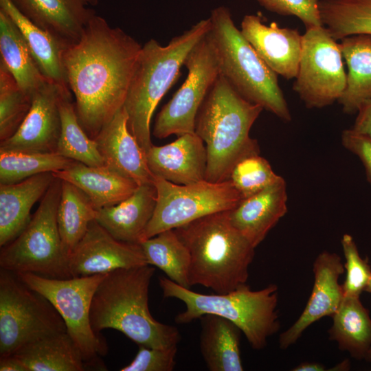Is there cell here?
Returning <instances> with one entry per match:
<instances>
[{
  "instance_id": "10",
  "label": "cell",
  "mask_w": 371,
  "mask_h": 371,
  "mask_svg": "<svg viewBox=\"0 0 371 371\" xmlns=\"http://www.w3.org/2000/svg\"><path fill=\"white\" fill-rule=\"evenodd\" d=\"M16 274L29 287L47 299L60 313L86 367L101 366L99 357L107 353V344L91 326L90 308L93 294L107 273L67 279L50 278L32 273Z\"/></svg>"
},
{
  "instance_id": "9",
  "label": "cell",
  "mask_w": 371,
  "mask_h": 371,
  "mask_svg": "<svg viewBox=\"0 0 371 371\" xmlns=\"http://www.w3.org/2000/svg\"><path fill=\"white\" fill-rule=\"evenodd\" d=\"M65 323L55 307L12 271L0 270V357L22 346L65 332Z\"/></svg>"
},
{
  "instance_id": "34",
  "label": "cell",
  "mask_w": 371,
  "mask_h": 371,
  "mask_svg": "<svg viewBox=\"0 0 371 371\" xmlns=\"http://www.w3.org/2000/svg\"><path fill=\"white\" fill-rule=\"evenodd\" d=\"M322 25L335 40L354 34H371V0H320Z\"/></svg>"
},
{
  "instance_id": "12",
  "label": "cell",
  "mask_w": 371,
  "mask_h": 371,
  "mask_svg": "<svg viewBox=\"0 0 371 371\" xmlns=\"http://www.w3.org/2000/svg\"><path fill=\"white\" fill-rule=\"evenodd\" d=\"M295 79L293 89L308 109L327 106L342 95L347 81L342 53L324 25L306 28Z\"/></svg>"
},
{
  "instance_id": "47",
  "label": "cell",
  "mask_w": 371,
  "mask_h": 371,
  "mask_svg": "<svg viewBox=\"0 0 371 371\" xmlns=\"http://www.w3.org/2000/svg\"><path fill=\"white\" fill-rule=\"evenodd\" d=\"M365 359L367 361L371 362V348H370V350L367 352V354L366 355V357H365Z\"/></svg>"
},
{
  "instance_id": "19",
  "label": "cell",
  "mask_w": 371,
  "mask_h": 371,
  "mask_svg": "<svg viewBox=\"0 0 371 371\" xmlns=\"http://www.w3.org/2000/svg\"><path fill=\"white\" fill-rule=\"evenodd\" d=\"M36 25L47 31L65 47L80 38L96 14L92 8L99 0H10Z\"/></svg>"
},
{
  "instance_id": "29",
  "label": "cell",
  "mask_w": 371,
  "mask_h": 371,
  "mask_svg": "<svg viewBox=\"0 0 371 371\" xmlns=\"http://www.w3.org/2000/svg\"><path fill=\"white\" fill-rule=\"evenodd\" d=\"M1 62L23 92L32 99L47 81L36 63L21 32L10 17L0 9Z\"/></svg>"
},
{
  "instance_id": "25",
  "label": "cell",
  "mask_w": 371,
  "mask_h": 371,
  "mask_svg": "<svg viewBox=\"0 0 371 371\" xmlns=\"http://www.w3.org/2000/svg\"><path fill=\"white\" fill-rule=\"evenodd\" d=\"M199 319V347L208 370L243 371L240 329L231 321L214 314L203 315Z\"/></svg>"
},
{
  "instance_id": "5",
  "label": "cell",
  "mask_w": 371,
  "mask_h": 371,
  "mask_svg": "<svg viewBox=\"0 0 371 371\" xmlns=\"http://www.w3.org/2000/svg\"><path fill=\"white\" fill-rule=\"evenodd\" d=\"M210 27V18L202 19L166 46L153 38L142 46L124 108L128 130L145 153L153 145L150 121L155 108L180 75L191 49Z\"/></svg>"
},
{
  "instance_id": "8",
  "label": "cell",
  "mask_w": 371,
  "mask_h": 371,
  "mask_svg": "<svg viewBox=\"0 0 371 371\" xmlns=\"http://www.w3.org/2000/svg\"><path fill=\"white\" fill-rule=\"evenodd\" d=\"M61 188L62 180L55 177L27 226L1 247V269L50 278H72L57 222Z\"/></svg>"
},
{
  "instance_id": "30",
  "label": "cell",
  "mask_w": 371,
  "mask_h": 371,
  "mask_svg": "<svg viewBox=\"0 0 371 371\" xmlns=\"http://www.w3.org/2000/svg\"><path fill=\"white\" fill-rule=\"evenodd\" d=\"M332 319L329 339L352 357L365 359L371 348V317L360 297H344Z\"/></svg>"
},
{
  "instance_id": "18",
  "label": "cell",
  "mask_w": 371,
  "mask_h": 371,
  "mask_svg": "<svg viewBox=\"0 0 371 371\" xmlns=\"http://www.w3.org/2000/svg\"><path fill=\"white\" fill-rule=\"evenodd\" d=\"M127 121L123 106L93 139L104 166L138 186L153 183L146 153L129 131Z\"/></svg>"
},
{
  "instance_id": "33",
  "label": "cell",
  "mask_w": 371,
  "mask_h": 371,
  "mask_svg": "<svg viewBox=\"0 0 371 371\" xmlns=\"http://www.w3.org/2000/svg\"><path fill=\"white\" fill-rule=\"evenodd\" d=\"M59 109L61 131L56 153L87 166H104L95 139L80 124L71 93L62 96Z\"/></svg>"
},
{
  "instance_id": "26",
  "label": "cell",
  "mask_w": 371,
  "mask_h": 371,
  "mask_svg": "<svg viewBox=\"0 0 371 371\" xmlns=\"http://www.w3.org/2000/svg\"><path fill=\"white\" fill-rule=\"evenodd\" d=\"M0 9L19 28L36 63L47 80L69 89L63 61L66 47L51 34L27 19L10 0H0Z\"/></svg>"
},
{
  "instance_id": "31",
  "label": "cell",
  "mask_w": 371,
  "mask_h": 371,
  "mask_svg": "<svg viewBox=\"0 0 371 371\" xmlns=\"http://www.w3.org/2000/svg\"><path fill=\"white\" fill-rule=\"evenodd\" d=\"M96 214L97 210L88 196L75 185L62 180L57 222L67 262L87 232L90 223L95 219Z\"/></svg>"
},
{
  "instance_id": "39",
  "label": "cell",
  "mask_w": 371,
  "mask_h": 371,
  "mask_svg": "<svg viewBox=\"0 0 371 371\" xmlns=\"http://www.w3.org/2000/svg\"><path fill=\"white\" fill-rule=\"evenodd\" d=\"M267 10L297 17L305 27L323 25L319 10L320 0H256Z\"/></svg>"
},
{
  "instance_id": "13",
  "label": "cell",
  "mask_w": 371,
  "mask_h": 371,
  "mask_svg": "<svg viewBox=\"0 0 371 371\" xmlns=\"http://www.w3.org/2000/svg\"><path fill=\"white\" fill-rule=\"evenodd\" d=\"M183 65L188 69L187 78L159 112L153 130L155 137L195 133L198 112L220 76L218 56L209 32L191 49Z\"/></svg>"
},
{
  "instance_id": "32",
  "label": "cell",
  "mask_w": 371,
  "mask_h": 371,
  "mask_svg": "<svg viewBox=\"0 0 371 371\" xmlns=\"http://www.w3.org/2000/svg\"><path fill=\"white\" fill-rule=\"evenodd\" d=\"M147 263L161 270L179 285L190 289L188 249L174 229L162 232L140 243Z\"/></svg>"
},
{
  "instance_id": "24",
  "label": "cell",
  "mask_w": 371,
  "mask_h": 371,
  "mask_svg": "<svg viewBox=\"0 0 371 371\" xmlns=\"http://www.w3.org/2000/svg\"><path fill=\"white\" fill-rule=\"evenodd\" d=\"M53 175L81 190L97 210L125 200L139 186L105 166H90L76 161Z\"/></svg>"
},
{
  "instance_id": "4",
  "label": "cell",
  "mask_w": 371,
  "mask_h": 371,
  "mask_svg": "<svg viewBox=\"0 0 371 371\" xmlns=\"http://www.w3.org/2000/svg\"><path fill=\"white\" fill-rule=\"evenodd\" d=\"M229 211L174 229L190 254L191 287L201 285L222 294L247 283L255 248L232 225Z\"/></svg>"
},
{
  "instance_id": "35",
  "label": "cell",
  "mask_w": 371,
  "mask_h": 371,
  "mask_svg": "<svg viewBox=\"0 0 371 371\" xmlns=\"http://www.w3.org/2000/svg\"><path fill=\"white\" fill-rule=\"evenodd\" d=\"M74 160L57 153L0 151V184H12L69 166Z\"/></svg>"
},
{
  "instance_id": "27",
  "label": "cell",
  "mask_w": 371,
  "mask_h": 371,
  "mask_svg": "<svg viewBox=\"0 0 371 371\" xmlns=\"http://www.w3.org/2000/svg\"><path fill=\"white\" fill-rule=\"evenodd\" d=\"M28 371H82V355L67 331L30 341L12 354Z\"/></svg>"
},
{
  "instance_id": "7",
  "label": "cell",
  "mask_w": 371,
  "mask_h": 371,
  "mask_svg": "<svg viewBox=\"0 0 371 371\" xmlns=\"http://www.w3.org/2000/svg\"><path fill=\"white\" fill-rule=\"evenodd\" d=\"M209 34L218 56L220 75L247 100L258 104L285 122L291 114L276 74L236 26L229 8L210 14Z\"/></svg>"
},
{
  "instance_id": "11",
  "label": "cell",
  "mask_w": 371,
  "mask_h": 371,
  "mask_svg": "<svg viewBox=\"0 0 371 371\" xmlns=\"http://www.w3.org/2000/svg\"><path fill=\"white\" fill-rule=\"evenodd\" d=\"M157 201L143 240L215 212L229 211L243 200L231 181L180 185L154 176Z\"/></svg>"
},
{
  "instance_id": "15",
  "label": "cell",
  "mask_w": 371,
  "mask_h": 371,
  "mask_svg": "<svg viewBox=\"0 0 371 371\" xmlns=\"http://www.w3.org/2000/svg\"><path fill=\"white\" fill-rule=\"evenodd\" d=\"M148 265L140 244L113 238L93 220L68 258L72 277L108 273L113 271Z\"/></svg>"
},
{
  "instance_id": "38",
  "label": "cell",
  "mask_w": 371,
  "mask_h": 371,
  "mask_svg": "<svg viewBox=\"0 0 371 371\" xmlns=\"http://www.w3.org/2000/svg\"><path fill=\"white\" fill-rule=\"evenodd\" d=\"M346 278L341 284L344 297H360L371 278L368 257L363 258L353 237L345 234L341 240Z\"/></svg>"
},
{
  "instance_id": "23",
  "label": "cell",
  "mask_w": 371,
  "mask_h": 371,
  "mask_svg": "<svg viewBox=\"0 0 371 371\" xmlns=\"http://www.w3.org/2000/svg\"><path fill=\"white\" fill-rule=\"evenodd\" d=\"M55 177L43 172L12 184H0V246L14 239L27 226L34 204L43 196Z\"/></svg>"
},
{
  "instance_id": "20",
  "label": "cell",
  "mask_w": 371,
  "mask_h": 371,
  "mask_svg": "<svg viewBox=\"0 0 371 371\" xmlns=\"http://www.w3.org/2000/svg\"><path fill=\"white\" fill-rule=\"evenodd\" d=\"M146 157L154 176L172 183L187 185L205 180V146L195 133L179 135L164 146L153 144Z\"/></svg>"
},
{
  "instance_id": "14",
  "label": "cell",
  "mask_w": 371,
  "mask_h": 371,
  "mask_svg": "<svg viewBox=\"0 0 371 371\" xmlns=\"http://www.w3.org/2000/svg\"><path fill=\"white\" fill-rule=\"evenodd\" d=\"M69 89L47 81L32 99L30 109L17 131L1 142L0 151L56 153L61 131L59 103Z\"/></svg>"
},
{
  "instance_id": "46",
  "label": "cell",
  "mask_w": 371,
  "mask_h": 371,
  "mask_svg": "<svg viewBox=\"0 0 371 371\" xmlns=\"http://www.w3.org/2000/svg\"><path fill=\"white\" fill-rule=\"evenodd\" d=\"M365 291L371 293V278L365 289Z\"/></svg>"
},
{
  "instance_id": "22",
  "label": "cell",
  "mask_w": 371,
  "mask_h": 371,
  "mask_svg": "<svg viewBox=\"0 0 371 371\" xmlns=\"http://www.w3.org/2000/svg\"><path fill=\"white\" fill-rule=\"evenodd\" d=\"M156 201L154 184H143L120 203L98 210L95 220L115 239L140 244Z\"/></svg>"
},
{
  "instance_id": "40",
  "label": "cell",
  "mask_w": 371,
  "mask_h": 371,
  "mask_svg": "<svg viewBox=\"0 0 371 371\" xmlns=\"http://www.w3.org/2000/svg\"><path fill=\"white\" fill-rule=\"evenodd\" d=\"M177 346L158 348L139 346L133 360L120 371H172L176 365Z\"/></svg>"
},
{
  "instance_id": "2",
  "label": "cell",
  "mask_w": 371,
  "mask_h": 371,
  "mask_svg": "<svg viewBox=\"0 0 371 371\" xmlns=\"http://www.w3.org/2000/svg\"><path fill=\"white\" fill-rule=\"evenodd\" d=\"M155 268L146 265L108 273L97 287L90 308V323L96 333L117 330L139 346L169 348L180 342L174 326L161 323L148 308V289Z\"/></svg>"
},
{
  "instance_id": "21",
  "label": "cell",
  "mask_w": 371,
  "mask_h": 371,
  "mask_svg": "<svg viewBox=\"0 0 371 371\" xmlns=\"http://www.w3.org/2000/svg\"><path fill=\"white\" fill-rule=\"evenodd\" d=\"M285 180L280 176L260 192L229 211L232 225L256 248L287 212Z\"/></svg>"
},
{
  "instance_id": "16",
  "label": "cell",
  "mask_w": 371,
  "mask_h": 371,
  "mask_svg": "<svg viewBox=\"0 0 371 371\" xmlns=\"http://www.w3.org/2000/svg\"><path fill=\"white\" fill-rule=\"evenodd\" d=\"M344 263L336 253L321 252L315 258L314 284L307 303L295 322L279 337V346L285 350L295 344L304 330L324 317L338 310L344 294L339 278L344 273Z\"/></svg>"
},
{
  "instance_id": "41",
  "label": "cell",
  "mask_w": 371,
  "mask_h": 371,
  "mask_svg": "<svg viewBox=\"0 0 371 371\" xmlns=\"http://www.w3.org/2000/svg\"><path fill=\"white\" fill-rule=\"evenodd\" d=\"M341 140L344 147L361 161L367 181L371 185V141L356 133L351 128L342 131Z\"/></svg>"
},
{
  "instance_id": "17",
  "label": "cell",
  "mask_w": 371,
  "mask_h": 371,
  "mask_svg": "<svg viewBox=\"0 0 371 371\" xmlns=\"http://www.w3.org/2000/svg\"><path fill=\"white\" fill-rule=\"evenodd\" d=\"M240 32L264 62L286 80L297 74L302 35L297 29L281 27L276 22L269 25L257 14L244 16Z\"/></svg>"
},
{
  "instance_id": "43",
  "label": "cell",
  "mask_w": 371,
  "mask_h": 371,
  "mask_svg": "<svg viewBox=\"0 0 371 371\" xmlns=\"http://www.w3.org/2000/svg\"><path fill=\"white\" fill-rule=\"evenodd\" d=\"M0 357L1 371H28L24 363L13 355Z\"/></svg>"
},
{
  "instance_id": "45",
  "label": "cell",
  "mask_w": 371,
  "mask_h": 371,
  "mask_svg": "<svg viewBox=\"0 0 371 371\" xmlns=\"http://www.w3.org/2000/svg\"><path fill=\"white\" fill-rule=\"evenodd\" d=\"M350 367V362L348 359L344 360L340 363L337 364L333 370H348Z\"/></svg>"
},
{
  "instance_id": "36",
  "label": "cell",
  "mask_w": 371,
  "mask_h": 371,
  "mask_svg": "<svg viewBox=\"0 0 371 371\" xmlns=\"http://www.w3.org/2000/svg\"><path fill=\"white\" fill-rule=\"evenodd\" d=\"M32 105V98L21 89L14 76L0 62V141L19 128Z\"/></svg>"
},
{
  "instance_id": "28",
  "label": "cell",
  "mask_w": 371,
  "mask_h": 371,
  "mask_svg": "<svg viewBox=\"0 0 371 371\" xmlns=\"http://www.w3.org/2000/svg\"><path fill=\"white\" fill-rule=\"evenodd\" d=\"M339 43L348 67L346 89L338 100L345 113H356L371 98V34L346 36Z\"/></svg>"
},
{
  "instance_id": "42",
  "label": "cell",
  "mask_w": 371,
  "mask_h": 371,
  "mask_svg": "<svg viewBox=\"0 0 371 371\" xmlns=\"http://www.w3.org/2000/svg\"><path fill=\"white\" fill-rule=\"evenodd\" d=\"M357 115L351 129L371 141V98L363 101L357 109Z\"/></svg>"
},
{
  "instance_id": "44",
  "label": "cell",
  "mask_w": 371,
  "mask_h": 371,
  "mask_svg": "<svg viewBox=\"0 0 371 371\" xmlns=\"http://www.w3.org/2000/svg\"><path fill=\"white\" fill-rule=\"evenodd\" d=\"M293 371H324L326 367L318 362L306 361L300 363L292 369Z\"/></svg>"
},
{
  "instance_id": "3",
  "label": "cell",
  "mask_w": 371,
  "mask_h": 371,
  "mask_svg": "<svg viewBox=\"0 0 371 371\" xmlns=\"http://www.w3.org/2000/svg\"><path fill=\"white\" fill-rule=\"evenodd\" d=\"M263 110L241 96L221 75L211 88L196 115L195 133L205 143V180H229L242 159L260 154L250 130Z\"/></svg>"
},
{
  "instance_id": "6",
  "label": "cell",
  "mask_w": 371,
  "mask_h": 371,
  "mask_svg": "<svg viewBox=\"0 0 371 371\" xmlns=\"http://www.w3.org/2000/svg\"><path fill=\"white\" fill-rule=\"evenodd\" d=\"M159 283L164 297L176 298L186 306L175 317L179 324L190 323L205 314L219 315L236 324L254 350L263 349L268 338L280 329L278 287L275 284L258 291L244 284L226 293L203 294L164 276L159 277Z\"/></svg>"
},
{
  "instance_id": "1",
  "label": "cell",
  "mask_w": 371,
  "mask_h": 371,
  "mask_svg": "<svg viewBox=\"0 0 371 371\" xmlns=\"http://www.w3.org/2000/svg\"><path fill=\"white\" fill-rule=\"evenodd\" d=\"M142 45L95 14L63 61L80 124L92 139L124 104Z\"/></svg>"
},
{
  "instance_id": "37",
  "label": "cell",
  "mask_w": 371,
  "mask_h": 371,
  "mask_svg": "<svg viewBox=\"0 0 371 371\" xmlns=\"http://www.w3.org/2000/svg\"><path fill=\"white\" fill-rule=\"evenodd\" d=\"M279 177L269 162L257 154L240 160L233 168L229 179L243 199L260 192Z\"/></svg>"
}]
</instances>
